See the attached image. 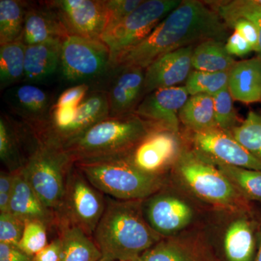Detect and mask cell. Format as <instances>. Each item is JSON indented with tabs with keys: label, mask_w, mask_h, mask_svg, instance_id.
I'll return each instance as SVG.
<instances>
[{
	"label": "cell",
	"mask_w": 261,
	"mask_h": 261,
	"mask_svg": "<svg viewBox=\"0 0 261 261\" xmlns=\"http://www.w3.org/2000/svg\"><path fill=\"white\" fill-rule=\"evenodd\" d=\"M178 172L184 183L197 197L213 205L234 207L240 192L218 168L194 152L182 153Z\"/></svg>",
	"instance_id": "obj_8"
},
{
	"label": "cell",
	"mask_w": 261,
	"mask_h": 261,
	"mask_svg": "<svg viewBox=\"0 0 261 261\" xmlns=\"http://www.w3.org/2000/svg\"><path fill=\"white\" fill-rule=\"evenodd\" d=\"M25 221L11 213H0V243L18 246L23 235Z\"/></svg>",
	"instance_id": "obj_35"
},
{
	"label": "cell",
	"mask_w": 261,
	"mask_h": 261,
	"mask_svg": "<svg viewBox=\"0 0 261 261\" xmlns=\"http://www.w3.org/2000/svg\"><path fill=\"white\" fill-rule=\"evenodd\" d=\"M181 1L147 0L144 1L128 17L103 34L101 40L111 51V63L120 55L142 42Z\"/></svg>",
	"instance_id": "obj_7"
},
{
	"label": "cell",
	"mask_w": 261,
	"mask_h": 261,
	"mask_svg": "<svg viewBox=\"0 0 261 261\" xmlns=\"http://www.w3.org/2000/svg\"><path fill=\"white\" fill-rule=\"evenodd\" d=\"M27 46L20 41L0 45V87L2 90L23 82Z\"/></svg>",
	"instance_id": "obj_29"
},
{
	"label": "cell",
	"mask_w": 261,
	"mask_h": 261,
	"mask_svg": "<svg viewBox=\"0 0 261 261\" xmlns=\"http://www.w3.org/2000/svg\"><path fill=\"white\" fill-rule=\"evenodd\" d=\"M189 95L185 86L157 89L146 95L136 108L135 113L146 121L177 133L178 114Z\"/></svg>",
	"instance_id": "obj_14"
},
{
	"label": "cell",
	"mask_w": 261,
	"mask_h": 261,
	"mask_svg": "<svg viewBox=\"0 0 261 261\" xmlns=\"http://www.w3.org/2000/svg\"><path fill=\"white\" fill-rule=\"evenodd\" d=\"M195 46L181 48L160 57L145 69L143 93L159 89L178 87L191 73Z\"/></svg>",
	"instance_id": "obj_15"
},
{
	"label": "cell",
	"mask_w": 261,
	"mask_h": 261,
	"mask_svg": "<svg viewBox=\"0 0 261 261\" xmlns=\"http://www.w3.org/2000/svg\"><path fill=\"white\" fill-rule=\"evenodd\" d=\"M48 229L47 226L40 221H25L23 235L18 247L29 255L34 256L49 244Z\"/></svg>",
	"instance_id": "obj_33"
},
{
	"label": "cell",
	"mask_w": 261,
	"mask_h": 261,
	"mask_svg": "<svg viewBox=\"0 0 261 261\" xmlns=\"http://www.w3.org/2000/svg\"><path fill=\"white\" fill-rule=\"evenodd\" d=\"M73 165V160L63 149L39 144L20 171L43 203L57 215Z\"/></svg>",
	"instance_id": "obj_5"
},
{
	"label": "cell",
	"mask_w": 261,
	"mask_h": 261,
	"mask_svg": "<svg viewBox=\"0 0 261 261\" xmlns=\"http://www.w3.org/2000/svg\"><path fill=\"white\" fill-rule=\"evenodd\" d=\"M231 28L234 29L251 45L253 51H258L259 35L255 24L246 18H240L233 22Z\"/></svg>",
	"instance_id": "obj_39"
},
{
	"label": "cell",
	"mask_w": 261,
	"mask_h": 261,
	"mask_svg": "<svg viewBox=\"0 0 261 261\" xmlns=\"http://www.w3.org/2000/svg\"><path fill=\"white\" fill-rule=\"evenodd\" d=\"M237 62L228 54L224 42L207 40L194 48L192 68L207 73L229 72Z\"/></svg>",
	"instance_id": "obj_26"
},
{
	"label": "cell",
	"mask_w": 261,
	"mask_h": 261,
	"mask_svg": "<svg viewBox=\"0 0 261 261\" xmlns=\"http://www.w3.org/2000/svg\"><path fill=\"white\" fill-rule=\"evenodd\" d=\"M89 92L87 84H76L62 92L54 104L61 107L77 108L84 102Z\"/></svg>",
	"instance_id": "obj_38"
},
{
	"label": "cell",
	"mask_w": 261,
	"mask_h": 261,
	"mask_svg": "<svg viewBox=\"0 0 261 261\" xmlns=\"http://www.w3.org/2000/svg\"><path fill=\"white\" fill-rule=\"evenodd\" d=\"M9 212L24 221H40L50 228L58 225L54 211L43 203L20 171L15 174Z\"/></svg>",
	"instance_id": "obj_19"
},
{
	"label": "cell",
	"mask_w": 261,
	"mask_h": 261,
	"mask_svg": "<svg viewBox=\"0 0 261 261\" xmlns=\"http://www.w3.org/2000/svg\"><path fill=\"white\" fill-rule=\"evenodd\" d=\"M59 15L49 1L29 3L23 35L20 42L25 46L68 37Z\"/></svg>",
	"instance_id": "obj_17"
},
{
	"label": "cell",
	"mask_w": 261,
	"mask_h": 261,
	"mask_svg": "<svg viewBox=\"0 0 261 261\" xmlns=\"http://www.w3.org/2000/svg\"><path fill=\"white\" fill-rule=\"evenodd\" d=\"M29 126L12 119L5 113L0 116V159L10 172L23 167L28 157L23 154V140Z\"/></svg>",
	"instance_id": "obj_22"
},
{
	"label": "cell",
	"mask_w": 261,
	"mask_h": 261,
	"mask_svg": "<svg viewBox=\"0 0 261 261\" xmlns=\"http://www.w3.org/2000/svg\"><path fill=\"white\" fill-rule=\"evenodd\" d=\"M225 47L231 56L243 57L253 51L251 45L236 31L228 37Z\"/></svg>",
	"instance_id": "obj_40"
},
{
	"label": "cell",
	"mask_w": 261,
	"mask_h": 261,
	"mask_svg": "<svg viewBox=\"0 0 261 261\" xmlns=\"http://www.w3.org/2000/svg\"><path fill=\"white\" fill-rule=\"evenodd\" d=\"M60 67L65 80L80 84L113 70L111 51L106 43L76 36L63 39Z\"/></svg>",
	"instance_id": "obj_9"
},
{
	"label": "cell",
	"mask_w": 261,
	"mask_h": 261,
	"mask_svg": "<svg viewBox=\"0 0 261 261\" xmlns=\"http://www.w3.org/2000/svg\"><path fill=\"white\" fill-rule=\"evenodd\" d=\"M228 73H207L193 70L186 81L185 87L190 96L205 94L214 97L228 87Z\"/></svg>",
	"instance_id": "obj_32"
},
{
	"label": "cell",
	"mask_w": 261,
	"mask_h": 261,
	"mask_svg": "<svg viewBox=\"0 0 261 261\" xmlns=\"http://www.w3.org/2000/svg\"><path fill=\"white\" fill-rule=\"evenodd\" d=\"M228 178L237 190L251 200L261 201V171L215 165Z\"/></svg>",
	"instance_id": "obj_30"
},
{
	"label": "cell",
	"mask_w": 261,
	"mask_h": 261,
	"mask_svg": "<svg viewBox=\"0 0 261 261\" xmlns=\"http://www.w3.org/2000/svg\"><path fill=\"white\" fill-rule=\"evenodd\" d=\"M178 117L180 121L194 132L219 128L215 117L214 97L208 94L190 96Z\"/></svg>",
	"instance_id": "obj_25"
},
{
	"label": "cell",
	"mask_w": 261,
	"mask_h": 261,
	"mask_svg": "<svg viewBox=\"0 0 261 261\" xmlns=\"http://www.w3.org/2000/svg\"><path fill=\"white\" fill-rule=\"evenodd\" d=\"M103 195L73 165L67 178L63 203L57 214L58 226L73 225L92 238L106 210L107 201Z\"/></svg>",
	"instance_id": "obj_6"
},
{
	"label": "cell",
	"mask_w": 261,
	"mask_h": 261,
	"mask_svg": "<svg viewBox=\"0 0 261 261\" xmlns=\"http://www.w3.org/2000/svg\"><path fill=\"white\" fill-rule=\"evenodd\" d=\"M143 2L142 0H105L108 16L105 32L113 28L128 17Z\"/></svg>",
	"instance_id": "obj_37"
},
{
	"label": "cell",
	"mask_w": 261,
	"mask_h": 261,
	"mask_svg": "<svg viewBox=\"0 0 261 261\" xmlns=\"http://www.w3.org/2000/svg\"><path fill=\"white\" fill-rule=\"evenodd\" d=\"M195 153L214 165H227L261 171V161L247 152L229 132L216 128L195 132Z\"/></svg>",
	"instance_id": "obj_10"
},
{
	"label": "cell",
	"mask_w": 261,
	"mask_h": 261,
	"mask_svg": "<svg viewBox=\"0 0 261 261\" xmlns=\"http://www.w3.org/2000/svg\"><path fill=\"white\" fill-rule=\"evenodd\" d=\"M214 111L216 123L219 128L229 132L235 127L237 114L233 108V98L228 87L222 89L214 95Z\"/></svg>",
	"instance_id": "obj_34"
},
{
	"label": "cell",
	"mask_w": 261,
	"mask_h": 261,
	"mask_svg": "<svg viewBox=\"0 0 261 261\" xmlns=\"http://www.w3.org/2000/svg\"><path fill=\"white\" fill-rule=\"evenodd\" d=\"M176 134L161 126L152 128L129 153L122 158L142 172L161 176L177 159L179 143Z\"/></svg>",
	"instance_id": "obj_12"
},
{
	"label": "cell",
	"mask_w": 261,
	"mask_h": 261,
	"mask_svg": "<svg viewBox=\"0 0 261 261\" xmlns=\"http://www.w3.org/2000/svg\"><path fill=\"white\" fill-rule=\"evenodd\" d=\"M228 87L233 100L261 102V58L237 62L228 73Z\"/></svg>",
	"instance_id": "obj_21"
},
{
	"label": "cell",
	"mask_w": 261,
	"mask_h": 261,
	"mask_svg": "<svg viewBox=\"0 0 261 261\" xmlns=\"http://www.w3.org/2000/svg\"><path fill=\"white\" fill-rule=\"evenodd\" d=\"M74 164L98 190L117 200H146L163 185L161 176L142 172L125 158Z\"/></svg>",
	"instance_id": "obj_4"
},
{
	"label": "cell",
	"mask_w": 261,
	"mask_h": 261,
	"mask_svg": "<svg viewBox=\"0 0 261 261\" xmlns=\"http://www.w3.org/2000/svg\"><path fill=\"white\" fill-rule=\"evenodd\" d=\"M0 261H34V256L23 252L18 246L0 243Z\"/></svg>",
	"instance_id": "obj_41"
},
{
	"label": "cell",
	"mask_w": 261,
	"mask_h": 261,
	"mask_svg": "<svg viewBox=\"0 0 261 261\" xmlns=\"http://www.w3.org/2000/svg\"><path fill=\"white\" fill-rule=\"evenodd\" d=\"M62 42L61 39H55L27 46L24 83H39L55 74L61 66Z\"/></svg>",
	"instance_id": "obj_20"
},
{
	"label": "cell",
	"mask_w": 261,
	"mask_h": 261,
	"mask_svg": "<svg viewBox=\"0 0 261 261\" xmlns=\"http://www.w3.org/2000/svg\"><path fill=\"white\" fill-rule=\"evenodd\" d=\"M231 135L247 152L261 161V116L250 111L245 121L231 130Z\"/></svg>",
	"instance_id": "obj_31"
},
{
	"label": "cell",
	"mask_w": 261,
	"mask_h": 261,
	"mask_svg": "<svg viewBox=\"0 0 261 261\" xmlns=\"http://www.w3.org/2000/svg\"><path fill=\"white\" fill-rule=\"evenodd\" d=\"M15 172L2 171L0 173V195L11 197L14 186Z\"/></svg>",
	"instance_id": "obj_43"
},
{
	"label": "cell",
	"mask_w": 261,
	"mask_h": 261,
	"mask_svg": "<svg viewBox=\"0 0 261 261\" xmlns=\"http://www.w3.org/2000/svg\"><path fill=\"white\" fill-rule=\"evenodd\" d=\"M231 13L237 19L246 18L255 24L259 35L257 54L261 58V8L258 0L233 1L231 4Z\"/></svg>",
	"instance_id": "obj_36"
},
{
	"label": "cell",
	"mask_w": 261,
	"mask_h": 261,
	"mask_svg": "<svg viewBox=\"0 0 261 261\" xmlns=\"http://www.w3.org/2000/svg\"><path fill=\"white\" fill-rule=\"evenodd\" d=\"M226 24L216 11L197 0L181 1L144 40L120 55L113 68L146 69L160 57L207 40L228 39Z\"/></svg>",
	"instance_id": "obj_1"
},
{
	"label": "cell",
	"mask_w": 261,
	"mask_h": 261,
	"mask_svg": "<svg viewBox=\"0 0 261 261\" xmlns=\"http://www.w3.org/2000/svg\"><path fill=\"white\" fill-rule=\"evenodd\" d=\"M28 5L20 0L0 1V45L20 41Z\"/></svg>",
	"instance_id": "obj_28"
},
{
	"label": "cell",
	"mask_w": 261,
	"mask_h": 261,
	"mask_svg": "<svg viewBox=\"0 0 261 261\" xmlns=\"http://www.w3.org/2000/svg\"><path fill=\"white\" fill-rule=\"evenodd\" d=\"M253 261H261V238L260 240V244H259L258 250L256 255H255V259Z\"/></svg>",
	"instance_id": "obj_44"
},
{
	"label": "cell",
	"mask_w": 261,
	"mask_h": 261,
	"mask_svg": "<svg viewBox=\"0 0 261 261\" xmlns=\"http://www.w3.org/2000/svg\"><path fill=\"white\" fill-rule=\"evenodd\" d=\"M12 112L18 116L32 132L47 121L51 106L50 96L34 84L13 86L5 94Z\"/></svg>",
	"instance_id": "obj_16"
},
{
	"label": "cell",
	"mask_w": 261,
	"mask_h": 261,
	"mask_svg": "<svg viewBox=\"0 0 261 261\" xmlns=\"http://www.w3.org/2000/svg\"><path fill=\"white\" fill-rule=\"evenodd\" d=\"M135 261H216L203 247L173 239H162Z\"/></svg>",
	"instance_id": "obj_23"
},
{
	"label": "cell",
	"mask_w": 261,
	"mask_h": 261,
	"mask_svg": "<svg viewBox=\"0 0 261 261\" xmlns=\"http://www.w3.org/2000/svg\"><path fill=\"white\" fill-rule=\"evenodd\" d=\"M224 246L227 261H253L255 242L250 223L245 219L231 223L225 234Z\"/></svg>",
	"instance_id": "obj_27"
},
{
	"label": "cell",
	"mask_w": 261,
	"mask_h": 261,
	"mask_svg": "<svg viewBox=\"0 0 261 261\" xmlns=\"http://www.w3.org/2000/svg\"><path fill=\"white\" fill-rule=\"evenodd\" d=\"M146 200L145 207L142 206L145 219L161 238L177 233L191 222V207L175 196L159 192Z\"/></svg>",
	"instance_id": "obj_13"
},
{
	"label": "cell",
	"mask_w": 261,
	"mask_h": 261,
	"mask_svg": "<svg viewBox=\"0 0 261 261\" xmlns=\"http://www.w3.org/2000/svg\"><path fill=\"white\" fill-rule=\"evenodd\" d=\"M99 261H135L162 238L147 224L140 201L110 200L93 236Z\"/></svg>",
	"instance_id": "obj_2"
},
{
	"label": "cell",
	"mask_w": 261,
	"mask_h": 261,
	"mask_svg": "<svg viewBox=\"0 0 261 261\" xmlns=\"http://www.w3.org/2000/svg\"><path fill=\"white\" fill-rule=\"evenodd\" d=\"M62 243L61 238H57L47 246L34 255V261H60Z\"/></svg>",
	"instance_id": "obj_42"
},
{
	"label": "cell",
	"mask_w": 261,
	"mask_h": 261,
	"mask_svg": "<svg viewBox=\"0 0 261 261\" xmlns=\"http://www.w3.org/2000/svg\"><path fill=\"white\" fill-rule=\"evenodd\" d=\"M114 69L116 74L106 91L110 116L130 114L143 93L145 70L137 67H120Z\"/></svg>",
	"instance_id": "obj_18"
},
{
	"label": "cell",
	"mask_w": 261,
	"mask_h": 261,
	"mask_svg": "<svg viewBox=\"0 0 261 261\" xmlns=\"http://www.w3.org/2000/svg\"><path fill=\"white\" fill-rule=\"evenodd\" d=\"M150 124L153 123L136 113L109 116L90 127L63 150L74 163L124 157L152 129Z\"/></svg>",
	"instance_id": "obj_3"
},
{
	"label": "cell",
	"mask_w": 261,
	"mask_h": 261,
	"mask_svg": "<svg viewBox=\"0 0 261 261\" xmlns=\"http://www.w3.org/2000/svg\"><path fill=\"white\" fill-rule=\"evenodd\" d=\"M62 247L60 261H99L101 254L93 238L73 225H60Z\"/></svg>",
	"instance_id": "obj_24"
},
{
	"label": "cell",
	"mask_w": 261,
	"mask_h": 261,
	"mask_svg": "<svg viewBox=\"0 0 261 261\" xmlns=\"http://www.w3.org/2000/svg\"><path fill=\"white\" fill-rule=\"evenodd\" d=\"M49 3L69 36L101 40L108 20L105 0H53Z\"/></svg>",
	"instance_id": "obj_11"
}]
</instances>
